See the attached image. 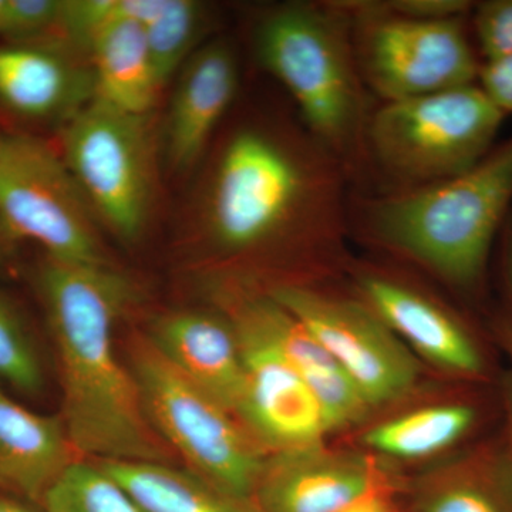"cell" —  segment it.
Returning <instances> with one entry per match:
<instances>
[{
    "instance_id": "cell-1",
    "label": "cell",
    "mask_w": 512,
    "mask_h": 512,
    "mask_svg": "<svg viewBox=\"0 0 512 512\" xmlns=\"http://www.w3.org/2000/svg\"><path fill=\"white\" fill-rule=\"evenodd\" d=\"M36 286L59 363L62 419L79 456L168 463V448L151 427L136 379L114 346L121 316L136 301L130 279L109 264L46 258Z\"/></svg>"
},
{
    "instance_id": "cell-2",
    "label": "cell",
    "mask_w": 512,
    "mask_h": 512,
    "mask_svg": "<svg viewBox=\"0 0 512 512\" xmlns=\"http://www.w3.org/2000/svg\"><path fill=\"white\" fill-rule=\"evenodd\" d=\"M348 174L309 131L291 138L239 128L222 150L208 197L212 244L228 255L336 244L349 222Z\"/></svg>"
},
{
    "instance_id": "cell-3",
    "label": "cell",
    "mask_w": 512,
    "mask_h": 512,
    "mask_svg": "<svg viewBox=\"0 0 512 512\" xmlns=\"http://www.w3.org/2000/svg\"><path fill=\"white\" fill-rule=\"evenodd\" d=\"M511 211L512 137L467 173L363 202L356 221L377 244L480 299Z\"/></svg>"
},
{
    "instance_id": "cell-4",
    "label": "cell",
    "mask_w": 512,
    "mask_h": 512,
    "mask_svg": "<svg viewBox=\"0 0 512 512\" xmlns=\"http://www.w3.org/2000/svg\"><path fill=\"white\" fill-rule=\"evenodd\" d=\"M258 62L295 100L306 130L348 173L366 156V106L350 18L338 3H291L261 19Z\"/></svg>"
},
{
    "instance_id": "cell-5",
    "label": "cell",
    "mask_w": 512,
    "mask_h": 512,
    "mask_svg": "<svg viewBox=\"0 0 512 512\" xmlns=\"http://www.w3.org/2000/svg\"><path fill=\"white\" fill-rule=\"evenodd\" d=\"M505 117L478 83L387 101L367 121L366 156L404 190L441 183L488 156Z\"/></svg>"
},
{
    "instance_id": "cell-6",
    "label": "cell",
    "mask_w": 512,
    "mask_h": 512,
    "mask_svg": "<svg viewBox=\"0 0 512 512\" xmlns=\"http://www.w3.org/2000/svg\"><path fill=\"white\" fill-rule=\"evenodd\" d=\"M130 365L157 436L192 473L235 500L255 505L266 463L235 414L168 362L148 338L133 343Z\"/></svg>"
},
{
    "instance_id": "cell-7",
    "label": "cell",
    "mask_w": 512,
    "mask_h": 512,
    "mask_svg": "<svg viewBox=\"0 0 512 512\" xmlns=\"http://www.w3.org/2000/svg\"><path fill=\"white\" fill-rule=\"evenodd\" d=\"M93 208L63 157L28 134L0 136V224L64 264H107Z\"/></svg>"
},
{
    "instance_id": "cell-8",
    "label": "cell",
    "mask_w": 512,
    "mask_h": 512,
    "mask_svg": "<svg viewBox=\"0 0 512 512\" xmlns=\"http://www.w3.org/2000/svg\"><path fill=\"white\" fill-rule=\"evenodd\" d=\"M349 16L363 82L384 101L413 99L478 82L468 18L417 20L365 12L336 2Z\"/></svg>"
},
{
    "instance_id": "cell-9",
    "label": "cell",
    "mask_w": 512,
    "mask_h": 512,
    "mask_svg": "<svg viewBox=\"0 0 512 512\" xmlns=\"http://www.w3.org/2000/svg\"><path fill=\"white\" fill-rule=\"evenodd\" d=\"M62 157L93 211L124 241L146 225L153 185L147 116L94 97L64 123Z\"/></svg>"
},
{
    "instance_id": "cell-10",
    "label": "cell",
    "mask_w": 512,
    "mask_h": 512,
    "mask_svg": "<svg viewBox=\"0 0 512 512\" xmlns=\"http://www.w3.org/2000/svg\"><path fill=\"white\" fill-rule=\"evenodd\" d=\"M268 293L339 363L370 407L399 399L416 383L412 353L365 302L306 285H275Z\"/></svg>"
},
{
    "instance_id": "cell-11",
    "label": "cell",
    "mask_w": 512,
    "mask_h": 512,
    "mask_svg": "<svg viewBox=\"0 0 512 512\" xmlns=\"http://www.w3.org/2000/svg\"><path fill=\"white\" fill-rule=\"evenodd\" d=\"M229 320L244 362V394L238 416L262 443L281 453L318 447L328 427L308 384L271 340L241 320Z\"/></svg>"
},
{
    "instance_id": "cell-12",
    "label": "cell",
    "mask_w": 512,
    "mask_h": 512,
    "mask_svg": "<svg viewBox=\"0 0 512 512\" xmlns=\"http://www.w3.org/2000/svg\"><path fill=\"white\" fill-rule=\"evenodd\" d=\"M369 308L421 356L451 375L481 382L490 377L483 340L464 320L396 279L369 274L359 281Z\"/></svg>"
},
{
    "instance_id": "cell-13",
    "label": "cell",
    "mask_w": 512,
    "mask_h": 512,
    "mask_svg": "<svg viewBox=\"0 0 512 512\" xmlns=\"http://www.w3.org/2000/svg\"><path fill=\"white\" fill-rule=\"evenodd\" d=\"M382 488L389 484L365 458L302 448L266 463L255 507L258 512H342Z\"/></svg>"
},
{
    "instance_id": "cell-14",
    "label": "cell",
    "mask_w": 512,
    "mask_h": 512,
    "mask_svg": "<svg viewBox=\"0 0 512 512\" xmlns=\"http://www.w3.org/2000/svg\"><path fill=\"white\" fill-rule=\"evenodd\" d=\"M232 319L241 320L271 340L315 394L328 431L355 424L369 404L345 370L295 316L269 295L232 298Z\"/></svg>"
},
{
    "instance_id": "cell-15",
    "label": "cell",
    "mask_w": 512,
    "mask_h": 512,
    "mask_svg": "<svg viewBox=\"0 0 512 512\" xmlns=\"http://www.w3.org/2000/svg\"><path fill=\"white\" fill-rule=\"evenodd\" d=\"M148 339L168 362L238 416L245 375L231 320L200 311L167 313L156 320Z\"/></svg>"
},
{
    "instance_id": "cell-16",
    "label": "cell",
    "mask_w": 512,
    "mask_h": 512,
    "mask_svg": "<svg viewBox=\"0 0 512 512\" xmlns=\"http://www.w3.org/2000/svg\"><path fill=\"white\" fill-rule=\"evenodd\" d=\"M238 63L231 47L214 42L185 64L168 111L165 147L178 171L200 160L238 90Z\"/></svg>"
},
{
    "instance_id": "cell-17",
    "label": "cell",
    "mask_w": 512,
    "mask_h": 512,
    "mask_svg": "<svg viewBox=\"0 0 512 512\" xmlns=\"http://www.w3.org/2000/svg\"><path fill=\"white\" fill-rule=\"evenodd\" d=\"M94 97L93 72H84L55 47L0 46V106L20 119L66 123Z\"/></svg>"
},
{
    "instance_id": "cell-18",
    "label": "cell",
    "mask_w": 512,
    "mask_h": 512,
    "mask_svg": "<svg viewBox=\"0 0 512 512\" xmlns=\"http://www.w3.org/2000/svg\"><path fill=\"white\" fill-rule=\"evenodd\" d=\"M77 456L62 417L32 412L0 387V493L40 505Z\"/></svg>"
},
{
    "instance_id": "cell-19",
    "label": "cell",
    "mask_w": 512,
    "mask_h": 512,
    "mask_svg": "<svg viewBox=\"0 0 512 512\" xmlns=\"http://www.w3.org/2000/svg\"><path fill=\"white\" fill-rule=\"evenodd\" d=\"M96 97L127 113L147 116L161 92L146 32L136 20L107 23L89 47Z\"/></svg>"
},
{
    "instance_id": "cell-20",
    "label": "cell",
    "mask_w": 512,
    "mask_h": 512,
    "mask_svg": "<svg viewBox=\"0 0 512 512\" xmlns=\"http://www.w3.org/2000/svg\"><path fill=\"white\" fill-rule=\"evenodd\" d=\"M141 512H258L190 470L157 461H99Z\"/></svg>"
},
{
    "instance_id": "cell-21",
    "label": "cell",
    "mask_w": 512,
    "mask_h": 512,
    "mask_svg": "<svg viewBox=\"0 0 512 512\" xmlns=\"http://www.w3.org/2000/svg\"><path fill=\"white\" fill-rule=\"evenodd\" d=\"M484 404L473 399L436 404L373 427L365 444L397 458H421L456 446L480 429Z\"/></svg>"
},
{
    "instance_id": "cell-22",
    "label": "cell",
    "mask_w": 512,
    "mask_h": 512,
    "mask_svg": "<svg viewBox=\"0 0 512 512\" xmlns=\"http://www.w3.org/2000/svg\"><path fill=\"white\" fill-rule=\"evenodd\" d=\"M414 512H512V471L503 444L481 448L421 494Z\"/></svg>"
},
{
    "instance_id": "cell-23",
    "label": "cell",
    "mask_w": 512,
    "mask_h": 512,
    "mask_svg": "<svg viewBox=\"0 0 512 512\" xmlns=\"http://www.w3.org/2000/svg\"><path fill=\"white\" fill-rule=\"evenodd\" d=\"M40 505L45 512H141L97 464L80 460L64 471Z\"/></svg>"
},
{
    "instance_id": "cell-24",
    "label": "cell",
    "mask_w": 512,
    "mask_h": 512,
    "mask_svg": "<svg viewBox=\"0 0 512 512\" xmlns=\"http://www.w3.org/2000/svg\"><path fill=\"white\" fill-rule=\"evenodd\" d=\"M205 20V6L195 0H164L160 13L143 26L161 89L187 60Z\"/></svg>"
},
{
    "instance_id": "cell-25",
    "label": "cell",
    "mask_w": 512,
    "mask_h": 512,
    "mask_svg": "<svg viewBox=\"0 0 512 512\" xmlns=\"http://www.w3.org/2000/svg\"><path fill=\"white\" fill-rule=\"evenodd\" d=\"M0 380L19 392L42 390L43 369L35 343L19 313L0 295Z\"/></svg>"
},
{
    "instance_id": "cell-26",
    "label": "cell",
    "mask_w": 512,
    "mask_h": 512,
    "mask_svg": "<svg viewBox=\"0 0 512 512\" xmlns=\"http://www.w3.org/2000/svg\"><path fill=\"white\" fill-rule=\"evenodd\" d=\"M468 22L483 63L512 56V0L478 2Z\"/></svg>"
},
{
    "instance_id": "cell-27",
    "label": "cell",
    "mask_w": 512,
    "mask_h": 512,
    "mask_svg": "<svg viewBox=\"0 0 512 512\" xmlns=\"http://www.w3.org/2000/svg\"><path fill=\"white\" fill-rule=\"evenodd\" d=\"M62 0H0V37L32 42L55 30Z\"/></svg>"
},
{
    "instance_id": "cell-28",
    "label": "cell",
    "mask_w": 512,
    "mask_h": 512,
    "mask_svg": "<svg viewBox=\"0 0 512 512\" xmlns=\"http://www.w3.org/2000/svg\"><path fill=\"white\" fill-rule=\"evenodd\" d=\"M352 3L365 12L417 20L468 18L476 5L468 0H353Z\"/></svg>"
},
{
    "instance_id": "cell-29",
    "label": "cell",
    "mask_w": 512,
    "mask_h": 512,
    "mask_svg": "<svg viewBox=\"0 0 512 512\" xmlns=\"http://www.w3.org/2000/svg\"><path fill=\"white\" fill-rule=\"evenodd\" d=\"M477 83L505 116L512 114V56L483 63Z\"/></svg>"
},
{
    "instance_id": "cell-30",
    "label": "cell",
    "mask_w": 512,
    "mask_h": 512,
    "mask_svg": "<svg viewBox=\"0 0 512 512\" xmlns=\"http://www.w3.org/2000/svg\"><path fill=\"white\" fill-rule=\"evenodd\" d=\"M503 417V447L512 471V372L505 373L498 382Z\"/></svg>"
},
{
    "instance_id": "cell-31",
    "label": "cell",
    "mask_w": 512,
    "mask_h": 512,
    "mask_svg": "<svg viewBox=\"0 0 512 512\" xmlns=\"http://www.w3.org/2000/svg\"><path fill=\"white\" fill-rule=\"evenodd\" d=\"M497 242H500L501 272H503L504 288L508 298V309L505 313L512 318V211L501 229Z\"/></svg>"
},
{
    "instance_id": "cell-32",
    "label": "cell",
    "mask_w": 512,
    "mask_h": 512,
    "mask_svg": "<svg viewBox=\"0 0 512 512\" xmlns=\"http://www.w3.org/2000/svg\"><path fill=\"white\" fill-rule=\"evenodd\" d=\"M342 512H397V508L394 505L392 491L389 487L367 495V497L349 507L348 510Z\"/></svg>"
},
{
    "instance_id": "cell-33",
    "label": "cell",
    "mask_w": 512,
    "mask_h": 512,
    "mask_svg": "<svg viewBox=\"0 0 512 512\" xmlns=\"http://www.w3.org/2000/svg\"><path fill=\"white\" fill-rule=\"evenodd\" d=\"M491 330L495 343L511 357L512 360V318L507 313L501 312L491 322Z\"/></svg>"
},
{
    "instance_id": "cell-34",
    "label": "cell",
    "mask_w": 512,
    "mask_h": 512,
    "mask_svg": "<svg viewBox=\"0 0 512 512\" xmlns=\"http://www.w3.org/2000/svg\"><path fill=\"white\" fill-rule=\"evenodd\" d=\"M0 512H35L28 505L23 504L20 498L0 493Z\"/></svg>"
},
{
    "instance_id": "cell-35",
    "label": "cell",
    "mask_w": 512,
    "mask_h": 512,
    "mask_svg": "<svg viewBox=\"0 0 512 512\" xmlns=\"http://www.w3.org/2000/svg\"><path fill=\"white\" fill-rule=\"evenodd\" d=\"M9 237L6 235L5 229L0 224V271L6 266V241Z\"/></svg>"
}]
</instances>
